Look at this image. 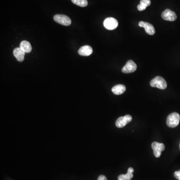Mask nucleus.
<instances>
[{
    "label": "nucleus",
    "instance_id": "nucleus-1",
    "mask_svg": "<svg viewBox=\"0 0 180 180\" xmlns=\"http://www.w3.org/2000/svg\"><path fill=\"white\" fill-rule=\"evenodd\" d=\"M180 116L177 113L174 112L171 113L167 118L166 123L169 127L175 128L180 123Z\"/></svg>",
    "mask_w": 180,
    "mask_h": 180
},
{
    "label": "nucleus",
    "instance_id": "nucleus-2",
    "mask_svg": "<svg viewBox=\"0 0 180 180\" xmlns=\"http://www.w3.org/2000/svg\"><path fill=\"white\" fill-rule=\"evenodd\" d=\"M150 85L152 87L157 88L158 89L164 90L167 88V83L163 78L160 76H157L151 81Z\"/></svg>",
    "mask_w": 180,
    "mask_h": 180
},
{
    "label": "nucleus",
    "instance_id": "nucleus-3",
    "mask_svg": "<svg viewBox=\"0 0 180 180\" xmlns=\"http://www.w3.org/2000/svg\"><path fill=\"white\" fill-rule=\"evenodd\" d=\"M54 20L56 22L66 26H70L71 24L70 18L64 15H56L54 17Z\"/></svg>",
    "mask_w": 180,
    "mask_h": 180
},
{
    "label": "nucleus",
    "instance_id": "nucleus-4",
    "mask_svg": "<svg viewBox=\"0 0 180 180\" xmlns=\"http://www.w3.org/2000/svg\"><path fill=\"white\" fill-rule=\"evenodd\" d=\"M152 148L154 151V155L156 158L160 157L162 152L164 151L165 146L164 144L159 143L157 142H154L152 144Z\"/></svg>",
    "mask_w": 180,
    "mask_h": 180
},
{
    "label": "nucleus",
    "instance_id": "nucleus-5",
    "mask_svg": "<svg viewBox=\"0 0 180 180\" xmlns=\"http://www.w3.org/2000/svg\"><path fill=\"white\" fill-rule=\"evenodd\" d=\"M132 117L131 115H127L124 117H120L116 122V126L119 128L125 127L128 123L132 121Z\"/></svg>",
    "mask_w": 180,
    "mask_h": 180
},
{
    "label": "nucleus",
    "instance_id": "nucleus-6",
    "mask_svg": "<svg viewBox=\"0 0 180 180\" xmlns=\"http://www.w3.org/2000/svg\"><path fill=\"white\" fill-rule=\"evenodd\" d=\"M105 28L108 30H113L116 29L118 26V22L116 19L108 18L104 22Z\"/></svg>",
    "mask_w": 180,
    "mask_h": 180
},
{
    "label": "nucleus",
    "instance_id": "nucleus-7",
    "mask_svg": "<svg viewBox=\"0 0 180 180\" xmlns=\"http://www.w3.org/2000/svg\"><path fill=\"white\" fill-rule=\"evenodd\" d=\"M137 65L132 60H129L127 62L125 66L122 68V71L124 73L129 74L135 72L137 70Z\"/></svg>",
    "mask_w": 180,
    "mask_h": 180
},
{
    "label": "nucleus",
    "instance_id": "nucleus-8",
    "mask_svg": "<svg viewBox=\"0 0 180 180\" xmlns=\"http://www.w3.org/2000/svg\"><path fill=\"white\" fill-rule=\"evenodd\" d=\"M162 18L166 21H175L177 17L175 12L170 9H166L162 13Z\"/></svg>",
    "mask_w": 180,
    "mask_h": 180
},
{
    "label": "nucleus",
    "instance_id": "nucleus-9",
    "mask_svg": "<svg viewBox=\"0 0 180 180\" xmlns=\"http://www.w3.org/2000/svg\"><path fill=\"white\" fill-rule=\"evenodd\" d=\"M139 26L141 27L144 28L145 29L146 32L150 35H153L155 33V28L153 25L149 23L141 21L139 23Z\"/></svg>",
    "mask_w": 180,
    "mask_h": 180
},
{
    "label": "nucleus",
    "instance_id": "nucleus-10",
    "mask_svg": "<svg viewBox=\"0 0 180 180\" xmlns=\"http://www.w3.org/2000/svg\"><path fill=\"white\" fill-rule=\"evenodd\" d=\"M92 53L93 49L91 46L88 45L81 47L78 51L79 54L82 56H89L91 55Z\"/></svg>",
    "mask_w": 180,
    "mask_h": 180
},
{
    "label": "nucleus",
    "instance_id": "nucleus-11",
    "mask_svg": "<svg viewBox=\"0 0 180 180\" xmlns=\"http://www.w3.org/2000/svg\"><path fill=\"white\" fill-rule=\"evenodd\" d=\"M14 56L15 57L17 61L23 62L25 58V52H24L20 48H16L13 51Z\"/></svg>",
    "mask_w": 180,
    "mask_h": 180
},
{
    "label": "nucleus",
    "instance_id": "nucleus-12",
    "mask_svg": "<svg viewBox=\"0 0 180 180\" xmlns=\"http://www.w3.org/2000/svg\"><path fill=\"white\" fill-rule=\"evenodd\" d=\"M126 88L124 85L119 84L113 87L112 89V91L115 95H120L124 93V92L126 91Z\"/></svg>",
    "mask_w": 180,
    "mask_h": 180
},
{
    "label": "nucleus",
    "instance_id": "nucleus-13",
    "mask_svg": "<svg viewBox=\"0 0 180 180\" xmlns=\"http://www.w3.org/2000/svg\"><path fill=\"white\" fill-rule=\"evenodd\" d=\"M134 172L133 168H129L128 169L127 174H122L118 177V180H131L133 177V173Z\"/></svg>",
    "mask_w": 180,
    "mask_h": 180
},
{
    "label": "nucleus",
    "instance_id": "nucleus-14",
    "mask_svg": "<svg viewBox=\"0 0 180 180\" xmlns=\"http://www.w3.org/2000/svg\"><path fill=\"white\" fill-rule=\"evenodd\" d=\"M20 48L24 52H25L27 53L31 52L32 49L31 45L30 44V43L27 41H23L22 42H21Z\"/></svg>",
    "mask_w": 180,
    "mask_h": 180
},
{
    "label": "nucleus",
    "instance_id": "nucleus-15",
    "mask_svg": "<svg viewBox=\"0 0 180 180\" xmlns=\"http://www.w3.org/2000/svg\"><path fill=\"white\" fill-rule=\"evenodd\" d=\"M72 3L81 7H86L88 5L87 0H72Z\"/></svg>",
    "mask_w": 180,
    "mask_h": 180
},
{
    "label": "nucleus",
    "instance_id": "nucleus-16",
    "mask_svg": "<svg viewBox=\"0 0 180 180\" xmlns=\"http://www.w3.org/2000/svg\"><path fill=\"white\" fill-rule=\"evenodd\" d=\"M140 4H142L143 6L146 7H148L151 4V0H141Z\"/></svg>",
    "mask_w": 180,
    "mask_h": 180
},
{
    "label": "nucleus",
    "instance_id": "nucleus-17",
    "mask_svg": "<svg viewBox=\"0 0 180 180\" xmlns=\"http://www.w3.org/2000/svg\"><path fill=\"white\" fill-rule=\"evenodd\" d=\"M174 177L176 179L178 180H180V170L178 171H176L174 173Z\"/></svg>",
    "mask_w": 180,
    "mask_h": 180
},
{
    "label": "nucleus",
    "instance_id": "nucleus-18",
    "mask_svg": "<svg viewBox=\"0 0 180 180\" xmlns=\"http://www.w3.org/2000/svg\"><path fill=\"white\" fill-rule=\"evenodd\" d=\"M137 8H138V10L139 11H143L145 10L146 8V7H144L142 5V4H140L139 5H138V7H137Z\"/></svg>",
    "mask_w": 180,
    "mask_h": 180
},
{
    "label": "nucleus",
    "instance_id": "nucleus-19",
    "mask_svg": "<svg viewBox=\"0 0 180 180\" xmlns=\"http://www.w3.org/2000/svg\"><path fill=\"white\" fill-rule=\"evenodd\" d=\"M97 180H107V178L104 176V175H101L98 177Z\"/></svg>",
    "mask_w": 180,
    "mask_h": 180
},
{
    "label": "nucleus",
    "instance_id": "nucleus-20",
    "mask_svg": "<svg viewBox=\"0 0 180 180\" xmlns=\"http://www.w3.org/2000/svg\"></svg>",
    "mask_w": 180,
    "mask_h": 180
}]
</instances>
